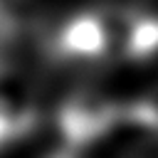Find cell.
<instances>
[{
  "label": "cell",
  "instance_id": "1",
  "mask_svg": "<svg viewBox=\"0 0 158 158\" xmlns=\"http://www.w3.org/2000/svg\"><path fill=\"white\" fill-rule=\"evenodd\" d=\"M123 116V109L99 91H84L72 96L59 111V128L69 148L89 146L104 138Z\"/></svg>",
  "mask_w": 158,
  "mask_h": 158
},
{
  "label": "cell",
  "instance_id": "2",
  "mask_svg": "<svg viewBox=\"0 0 158 158\" xmlns=\"http://www.w3.org/2000/svg\"><path fill=\"white\" fill-rule=\"evenodd\" d=\"M54 49L67 59H101L114 49L111 17L96 10L77 12L57 32Z\"/></svg>",
  "mask_w": 158,
  "mask_h": 158
},
{
  "label": "cell",
  "instance_id": "3",
  "mask_svg": "<svg viewBox=\"0 0 158 158\" xmlns=\"http://www.w3.org/2000/svg\"><path fill=\"white\" fill-rule=\"evenodd\" d=\"M0 116L15 128V133L27 131L35 118V96L27 79L7 67H0Z\"/></svg>",
  "mask_w": 158,
  "mask_h": 158
},
{
  "label": "cell",
  "instance_id": "4",
  "mask_svg": "<svg viewBox=\"0 0 158 158\" xmlns=\"http://www.w3.org/2000/svg\"><path fill=\"white\" fill-rule=\"evenodd\" d=\"M123 116L131 118L133 123L158 133V84L153 89H148L141 99H136L128 109H123Z\"/></svg>",
  "mask_w": 158,
  "mask_h": 158
},
{
  "label": "cell",
  "instance_id": "5",
  "mask_svg": "<svg viewBox=\"0 0 158 158\" xmlns=\"http://www.w3.org/2000/svg\"><path fill=\"white\" fill-rule=\"evenodd\" d=\"M12 136H17V133H15V128H12V126L0 116V146H2V143H7Z\"/></svg>",
  "mask_w": 158,
  "mask_h": 158
},
{
  "label": "cell",
  "instance_id": "6",
  "mask_svg": "<svg viewBox=\"0 0 158 158\" xmlns=\"http://www.w3.org/2000/svg\"><path fill=\"white\" fill-rule=\"evenodd\" d=\"M52 158H77L74 153H57V156H52Z\"/></svg>",
  "mask_w": 158,
  "mask_h": 158
}]
</instances>
